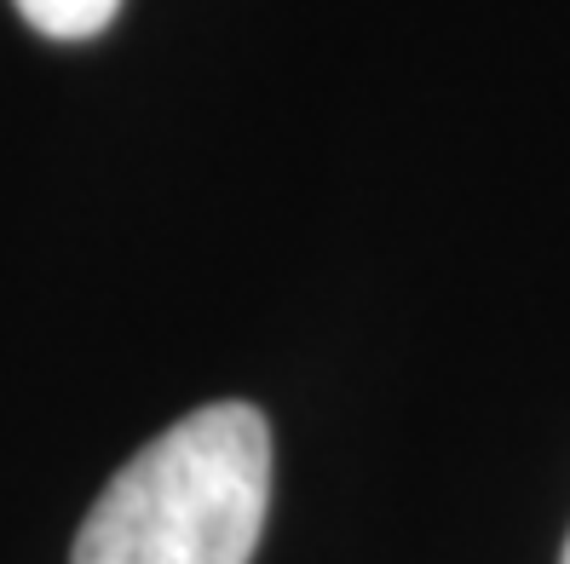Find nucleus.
Returning a JSON list of instances; mask_svg holds the SVG:
<instances>
[{
    "label": "nucleus",
    "instance_id": "f03ea898",
    "mask_svg": "<svg viewBox=\"0 0 570 564\" xmlns=\"http://www.w3.org/2000/svg\"><path fill=\"white\" fill-rule=\"evenodd\" d=\"M29 29H41L52 41H87L98 29H110L121 0H12Z\"/></svg>",
    "mask_w": 570,
    "mask_h": 564
},
{
    "label": "nucleus",
    "instance_id": "f257e3e1",
    "mask_svg": "<svg viewBox=\"0 0 570 564\" xmlns=\"http://www.w3.org/2000/svg\"><path fill=\"white\" fill-rule=\"evenodd\" d=\"M272 513V420L208 404L150 438L81 518L70 564H248Z\"/></svg>",
    "mask_w": 570,
    "mask_h": 564
},
{
    "label": "nucleus",
    "instance_id": "7ed1b4c3",
    "mask_svg": "<svg viewBox=\"0 0 570 564\" xmlns=\"http://www.w3.org/2000/svg\"><path fill=\"white\" fill-rule=\"evenodd\" d=\"M564 564H570V547H564Z\"/></svg>",
    "mask_w": 570,
    "mask_h": 564
}]
</instances>
